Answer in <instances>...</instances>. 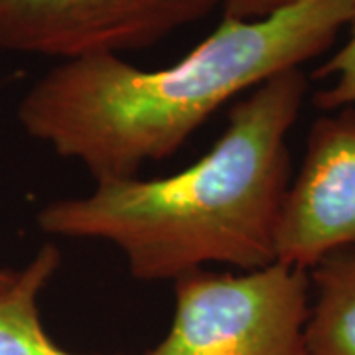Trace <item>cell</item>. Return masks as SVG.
Returning <instances> with one entry per match:
<instances>
[{
  "label": "cell",
  "mask_w": 355,
  "mask_h": 355,
  "mask_svg": "<svg viewBox=\"0 0 355 355\" xmlns=\"http://www.w3.org/2000/svg\"><path fill=\"white\" fill-rule=\"evenodd\" d=\"M349 0H298L261 20L225 18L180 62L140 69L121 55L62 62L18 105L24 130L95 182L139 176L176 154L225 103L330 50Z\"/></svg>",
  "instance_id": "obj_1"
},
{
  "label": "cell",
  "mask_w": 355,
  "mask_h": 355,
  "mask_svg": "<svg viewBox=\"0 0 355 355\" xmlns=\"http://www.w3.org/2000/svg\"><path fill=\"white\" fill-rule=\"evenodd\" d=\"M308 91L302 67L263 81L229 114L198 162L166 178L99 180L83 198L48 203L44 233L114 245L139 280H178L229 265L277 263V229L291 186L288 132Z\"/></svg>",
  "instance_id": "obj_2"
},
{
  "label": "cell",
  "mask_w": 355,
  "mask_h": 355,
  "mask_svg": "<svg viewBox=\"0 0 355 355\" xmlns=\"http://www.w3.org/2000/svg\"><path fill=\"white\" fill-rule=\"evenodd\" d=\"M310 272L272 265L174 280L172 328L146 355H310Z\"/></svg>",
  "instance_id": "obj_3"
},
{
  "label": "cell",
  "mask_w": 355,
  "mask_h": 355,
  "mask_svg": "<svg viewBox=\"0 0 355 355\" xmlns=\"http://www.w3.org/2000/svg\"><path fill=\"white\" fill-rule=\"evenodd\" d=\"M221 0H0V48L64 62L153 46Z\"/></svg>",
  "instance_id": "obj_4"
},
{
  "label": "cell",
  "mask_w": 355,
  "mask_h": 355,
  "mask_svg": "<svg viewBox=\"0 0 355 355\" xmlns=\"http://www.w3.org/2000/svg\"><path fill=\"white\" fill-rule=\"evenodd\" d=\"M345 249H355V105L322 113L310 127L280 209L277 263L310 272Z\"/></svg>",
  "instance_id": "obj_5"
},
{
  "label": "cell",
  "mask_w": 355,
  "mask_h": 355,
  "mask_svg": "<svg viewBox=\"0 0 355 355\" xmlns=\"http://www.w3.org/2000/svg\"><path fill=\"white\" fill-rule=\"evenodd\" d=\"M62 265V253L46 243L10 286L0 291V355H107L76 354L60 347L42 326L38 300Z\"/></svg>",
  "instance_id": "obj_6"
},
{
  "label": "cell",
  "mask_w": 355,
  "mask_h": 355,
  "mask_svg": "<svg viewBox=\"0 0 355 355\" xmlns=\"http://www.w3.org/2000/svg\"><path fill=\"white\" fill-rule=\"evenodd\" d=\"M314 302L306 324L310 355H355V249L326 257L310 270Z\"/></svg>",
  "instance_id": "obj_7"
},
{
  "label": "cell",
  "mask_w": 355,
  "mask_h": 355,
  "mask_svg": "<svg viewBox=\"0 0 355 355\" xmlns=\"http://www.w3.org/2000/svg\"><path fill=\"white\" fill-rule=\"evenodd\" d=\"M352 2L349 34L340 50L316 69L314 77L326 81V87L314 93V105L322 113L355 105V0Z\"/></svg>",
  "instance_id": "obj_8"
},
{
  "label": "cell",
  "mask_w": 355,
  "mask_h": 355,
  "mask_svg": "<svg viewBox=\"0 0 355 355\" xmlns=\"http://www.w3.org/2000/svg\"><path fill=\"white\" fill-rule=\"evenodd\" d=\"M298 0H221L223 16L233 20H261L292 6Z\"/></svg>",
  "instance_id": "obj_9"
},
{
  "label": "cell",
  "mask_w": 355,
  "mask_h": 355,
  "mask_svg": "<svg viewBox=\"0 0 355 355\" xmlns=\"http://www.w3.org/2000/svg\"><path fill=\"white\" fill-rule=\"evenodd\" d=\"M16 275H18V270H6V268H0V291L2 288H6V286H10L16 279Z\"/></svg>",
  "instance_id": "obj_10"
}]
</instances>
